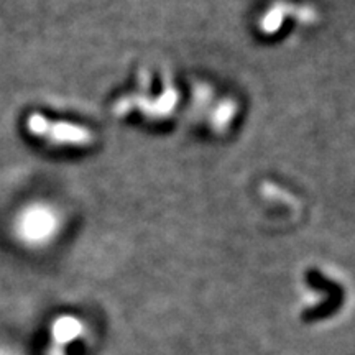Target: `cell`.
Returning a JSON list of instances; mask_svg holds the SVG:
<instances>
[{
	"label": "cell",
	"mask_w": 355,
	"mask_h": 355,
	"mask_svg": "<svg viewBox=\"0 0 355 355\" xmlns=\"http://www.w3.org/2000/svg\"><path fill=\"white\" fill-rule=\"evenodd\" d=\"M60 227V217L48 204H32L17 216L15 234L25 245H44Z\"/></svg>",
	"instance_id": "cell-1"
},
{
	"label": "cell",
	"mask_w": 355,
	"mask_h": 355,
	"mask_svg": "<svg viewBox=\"0 0 355 355\" xmlns=\"http://www.w3.org/2000/svg\"><path fill=\"white\" fill-rule=\"evenodd\" d=\"M30 132L35 135H42L58 144H81L87 140L89 135L86 130L69 125V123H51L43 115L33 114L28 121Z\"/></svg>",
	"instance_id": "cell-2"
},
{
	"label": "cell",
	"mask_w": 355,
	"mask_h": 355,
	"mask_svg": "<svg viewBox=\"0 0 355 355\" xmlns=\"http://www.w3.org/2000/svg\"><path fill=\"white\" fill-rule=\"evenodd\" d=\"M81 332H83V326L76 318L63 316V318H58L56 321L53 322L51 339L53 343H55V347L63 349L64 345H68L73 343L74 339L81 337Z\"/></svg>",
	"instance_id": "cell-3"
},
{
	"label": "cell",
	"mask_w": 355,
	"mask_h": 355,
	"mask_svg": "<svg viewBox=\"0 0 355 355\" xmlns=\"http://www.w3.org/2000/svg\"><path fill=\"white\" fill-rule=\"evenodd\" d=\"M0 355H17L15 352H12L10 349H6V347H0Z\"/></svg>",
	"instance_id": "cell-4"
}]
</instances>
